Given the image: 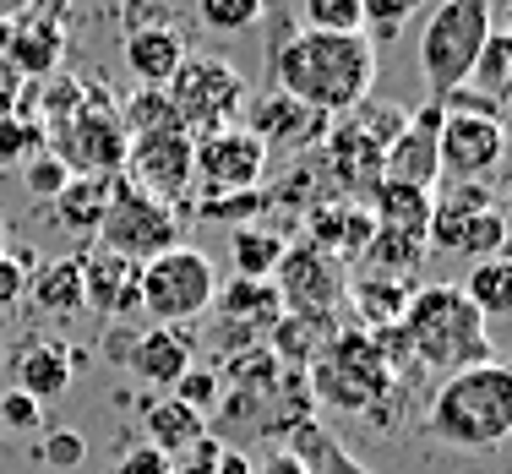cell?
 <instances>
[{
    "mask_svg": "<svg viewBox=\"0 0 512 474\" xmlns=\"http://www.w3.org/2000/svg\"><path fill=\"white\" fill-rule=\"evenodd\" d=\"M322 148H327V164H333L338 186H344V202H365L376 186H382V153H387V148L365 137V131H360L349 115L327 126Z\"/></svg>",
    "mask_w": 512,
    "mask_h": 474,
    "instance_id": "obj_16",
    "label": "cell"
},
{
    "mask_svg": "<svg viewBox=\"0 0 512 474\" xmlns=\"http://www.w3.org/2000/svg\"><path fill=\"white\" fill-rule=\"evenodd\" d=\"M218 453H224L218 436H197L191 447H180V453L169 458V474H218Z\"/></svg>",
    "mask_w": 512,
    "mask_h": 474,
    "instance_id": "obj_42",
    "label": "cell"
},
{
    "mask_svg": "<svg viewBox=\"0 0 512 474\" xmlns=\"http://www.w3.org/2000/svg\"><path fill=\"white\" fill-rule=\"evenodd\" d=\"M126 360H131V371H137L142 382L164 387V393L180 382L186 366H197V360H191V338L180 333V327H148L142 338L126 344Z\"/></svg>",
    "mask_w": 512,
    "mask_h": 474,
    "instance_id": "obj_22",
    "label": "cell"
},
{
    "mask_svg": "<svg viewBox=\"0 0 512 474\" xmlns=\"http://www.w3.org/2000/svg\"><path fill=\"white\" fill-rule=\"evenodd\" d=\"M50 142H44V126L28 115H6L0 120V164H28V158H39Z\"/></svg>",
    "mask_w": 512,
    "mask_h": 474,
    "instance_id": "obj_35",
    "label": "cell"
},
{
    "mask_svg": "<svg viewBox=\"0 0 512 474\" xmlns=\"http://www.w3.org/2000/svg\"><path fill=\"white\" fill-rule=\"evenodd\" d=\"M218 474H256V469H251V453H235V447H224V453H218Z\"/></svg>",
    "mask_w": 512,
    "mask_h": 474,
    "instance_id": "obj_48",
    "label": "cell"
},
{
    "mask_svg": "<svg viewBox=\"0 0 512 474\" xmlns=\"http://www.w3.org/2000/svg\"><path fill=\"white\" fill-rule=\"evenodd\" d=\"M218 295V267L207 251L169 246L164 257L142 262L137 273V311H148L153 327H186L213 311Z\"/></svg>",
    "mask_w": 512,
    "mask_h": 474,
    "instance_id": "obj_6",
    "label": "cell"
},
{
    "mask_svg": "<svg viewBox=\"0 0 512 474\" xmlns=\"http://www.w3.org/2000/svg\"><path fill=\"white\" fill-rule=\"evenodd\" d=\"M164 99L175 109V120L191 131V137H207V131H224L246 115V77L235 71V60L224 55H186L175 66V77L164 82Z\"/></svg>",
    "mask_w": 512,
    "mask_h": 474,
    "instance_id": "obj_7",
    "label": "cell"
},
{
    "mask_svg": "<svg viewBox=\"0 0 512 474\" xmlns=\"http://www.w3.org/2000/svg\"><path fill=\"white\" fill-rule=\"evenodd\" d=\"M463 300L485 316V322H502L512 311V262L507 257H485V262H469V278H463Z\"/></svg>",
    "mask_w": 512,
    "mask_h": 474,
    "instance_id": "obj_29",
    "label": "cell"
},
{
    "mask_svg": "<svg viewBox=\"0 0 512 474\" xmlns=\"http://www.w3.org/2000/svg\"><path fill=\"white\" fill-rule=\"evenodd\" d=\"M28 295L44 316H77L82 311V251L77 257H55L39 273H28Z\"/></svg>",
    "mask_w": 512,
    "mask_h": 474,
    "instance_id": "obj_27",
    "label": "cell"
},
{
    "mask_svg": "<svg viewBox=\"0 0 512 474\" xmlns=\"http://www.w3.org/2000/svg\"><path fill=\"white\" fill-rule=\"evenodd\" d=\"M306 393L316 409H338V415H371L398 393V376L387 366L376 333L365 327H338L306 366Z\"/></svg>",
    "mask_w": 512,
    "mask_h": 474,
    "instance_id": "obj_4",
    "label": "cell"
},
{
    "mask_svg": "<svg viewBox=\"0 0 512 474\" xmlns=\"http://www.w3.org/2000/svg\"><path fill=\"white\" fill-rule=\"evenodd\" d=\"M507 158V126L474 115H442L436 126V164L442 180H491Z\"/></svg>",
    "mask_w": 512,
    "mask_h": 474,
    "instance_id": "obj_13",
    "label": "cell"
},
{
    "mask_svg": "<svg viewBox=\"0 0 512 474\" xmlns=\"http://www.w3.org/2000/svg\"><path fill=\"white\" fill-rule=\"evenodd\" d=\"M425 246L447 251V257H469V262L502 257L507 251V213L502 208H491V213H431Z\"/></svg>",
    "mask_w": 512,
    "mask_h": 474,
    "instance_id": "obj_19",
    "label": "cell"
},
{
    "mask_svg": "<svg viewBox=\"0 0 512 474\" xmlns=\"http://www.w3.org/2000/svg\"><path fill=\"white\" fill-rule=\"evenodd\" d=\"M115 109H120L126 137H142V131H158V126H180L175 109H169V99H164V88H137L126 104H115Z\"/></svg>",
    "mask_w": 512,
    "mask_h": 474,
    "instance_id": "obj_33",
    "label": "cell"
},
{
    "mask_svg": "<svg viewBox=\"0 0 512 474\" xmlns=\"http://www.w3.org/2000/svg\"><path fill=\"white\" fill-rule=\"evenodd\" d=\"M137 262L93 246L82 251V311H99L104 322H126L137 311Z\"/></svg>",
    "mask_w": 512,
    "mask_h": 474,
    "instance_id": "obj_17",
    "label": "cell"
},
{
    "mask_svg": "<svg viewBox=\"0 0 512 474\" xmlns=\"http://www.w3.org/2000/svg\"><path fill=\"white\" fill-rule=\"evenodd\" d=\"M115 474H169V458L158 453V447H148V442H137V447H126V453H120V464H115Z\"/></svg>",
    "mask_w": 512,
    "mask_h": 474,
    "instance_id": "obj_45",
    "label": "cell"
},
{
    "mask_svg": "<svg viewBox=\"0 0 512 474\" xmlns=\"http://www.w3.org/2000/svg\"><path fill=\"white\" fill-rule=\"evenodd\" d=\"M306 33H365V6L360 0H300Z\"/></svg>",
    "mask_w": 512,
    "mask_h": 474,
    "instance_id": "obj_34",
    "label": "cell"
},
{
    "mask_svg": "<svg viewBox=\"0 0 512 474\" xmlns=\"http://www.w3.org/2000/svg\"><path fill=\"white\" fill-rule=\"evenodd\" d=\"M28 273L33 267L22 257H6V251H0V311H11V306L28 300Z\"/></svg>",
    "mask_w": 512,
    "mask_h": 474,
    "instance_id": "obj_44",
    "label": "cell"
},
{
    "mask_svg": "<svg viewBox=\"0 0 512 474\" xmlns=\"http://www.w3.org/2000/svg\"><path fill=\"white\" fill-rule=\"evenodd\" d=\"M365 208H371V218H376L382 235H404V240H420V246H425V229H431V191L382 180V186L365 197Z\"/></svg>",
    "mask_w": 512,
    "mask_h": 474,
    "instance_id": "obj_23",
    "label": "cell"
},
{
    "mask_svg": "<svg viewBox=\"0 0 512 474\" xmlns=\"http://www.w3.org/2000/svg\"><path fill=\"white\" fill-rule=\"evenodd\" d=\"M289 240L267 224H246L229 229V262H235V278H251V284H273L278 262H284Z\"/></svg>",
    "mask_w": 512,
    "mask_h": 474,
    "instance_id": "obj_26",
    "label": "cell"
},
{
    "mask_svg": "<svg viewBox=\"0 0 512 474\" xmlns=\"http://www.w3.org/2000/svg\"><path fill=\"white\" fill-rule=\"evenodd\" d=\"M126 126H120V109L104 88H88L77 104V115L60 131H50V153L71 175H120L126 169Z\"/></svg>",
    "mask_w": 512,
    "mask_h": 474,
    "instance_id": "obj_9",
    "label": "cell"
},
{
    "mask_svg": "<svg viewBox=\"0 0 512 474\" xmlns=\"http://www.w3.org/2000/svg\"><path fill=\"white\" fill-rule=\"evenodd\" d=\"M344 284H349L344 262H333L316 246H289L284 262H278V273H273L284 316H333L338 300H344Z\"/></svg>",
    "mask_w": 512,
    "mask_h": 474,
    "instance_id": "obj_12",
    "label": "cell"
},
{
    "mask_svg": "<svg viewBox=\"0 0 512 474\" xmlns=\"http://www.w3.org/2000/svg\"><path fill=\"white\" fill-rule=\"evenodd\" d=\"M0 55L11 60V71H17L22 82L55 77L60 60H66V17H50V11H39V6L22 11V17L6 28Z\"/></svg>",
    "mask_w": 512,
    "mask_h": 474,
    "instance_id": "obj_14",
    "label": "cell"
},
{
    "mask_svg": "<svg viewBox=\"0 0 512 474\" xmlns=\"http://www.w3.org/2000/svg\"><path fill=\"white\" fill-rule=\"evenodd\" d=\"M398 333L420 376H453L469 366H485L491 355V327L463 300L458 284H414L409 306L398 316Z\"/></svg>",
    "mask_w": 512,
    "mask_h": 474,
    "instance_id": "obj_3",
    "label": "cell"
},
{
    "mask_svg": "<svg viewBox=\"0 0 512 474\" xmlns=\"http://www.w3.org/2000/svg\"><path fill=\"white\" fill-rule=\"evenodd\" d=\"M0 431H11V436H44V404H33L28 393H17V387H11V393L0 398Z\"/></svg>",
    "mask_w": 512,
    "mask_h": 474,
    "instance_id": "obj_40",
    "label": "cell"
},
{
    "mask_svg": "<svg viewBox=\"0 0 512 474\" xmlns=\"http://www.w3.org/2000/svg\"><path fill=\"white\" fill-rule=\"evenodd\" d=\"M99 246L142 267V262L164 257L169 246H180V213L164 208V202H153L148 191H137L126 175H115L109 208L99 218Z\"/></svg>",
    "mask_w": 512,
    "mask_h": 474,
    "instance_id": "obj_8",
    "label": "cell"
},
{
    "mask_svg": "<svg viewBox=\"0 0 512 474\" xmlns=\"http://www.w3.org/2000/svg\"><path fill=\"white\" fill-rule=\"evenodd\" d=\"M327 126H333L327 115H316V109L284 99V93H267V99L246 104V131L262 142L267 153H273V148H311V142L327 137Z\"/></svg>",
    "mask_w": 512,
    "mask_h": 474,
    "instance_id": "obj_18",
    "label": "cell"
},
{
    "mask_svg": "<svg viewBox=\"0 0 512 474\" xmlns=\"http://www.w3.org/2000/svg\"><path fill=\"white\" fill-rule=\"evenodd\" d=\"M22 180H28V191H33V197H44V202H50L55 191L71 180V169L60 164V158H55L50 148H44L39 158H28V164H22Z\"/></svg>",
    "mask_w": 512,
    "mask_h": 474,
    "instance_id": "obj_41",
    "label": "cell"
},
{
    "mask_svg": "<svg viewBox=\"0 0 512 474\" xmlns=\"http://www.w3.org/2000/svg\"><path fill=\"white\" fill-rule=\"evenodd\" d=\"M191 148H197V137H191L186 126L142 131V137L126 142V169H120V175L137 191H148L153 202L175 208V202L191 197V186H197V175H191Z\"/></svg>",
    "mask_w": 512,
    "mask_h": 474,
    "instance_id": "obj_10",
    "label": "cell"
},
{
    "mask_svg": "<svg viewBox=\"0 0 512 474\" xmlns=\"http://www.w3.org/2000/svg\"><path fill=\"white\" fill-rule=\"evenodd\" d=\"M109 191H115V175H71L66 186L50 197V213L77 235H99V218L109 208Z\"/></svg>",
    "mask_w": 512,
    "mask_h": 474,
    "instance_id": "obj_24",
    "label": "cell"
},
{
    "mask_svg": "<svg viewBox=\"0 0 512 474\" xmlns=\"http://www.w3.org/2000/svg\"><path fill=\"white\" fill-rule=\"evenodd\" d=\"M169 398L207 420L218 404H224V376H218V366H186V371H180V382L169 387Z\"/></svg>",
    "mask_w": 512,
    "mask_h": 474,
    "instance_id": "obj_32",
    "label": "cell"
},
{
    "mask_svg": "<svg viewBox=\"0 0 512 474\" xmlns=\"http://www.w3.org/2000/svg\"><path fill=\"white\" fill-rule=\"evenodd\" d=\"M191 175L202 180L207 197H235V191H256L267 175V148L246 126L207 131L191 148Z\"/></svg>",
    "mask_w": 512,
    "mask_h": 474,
    "instance_id": "obj_11",
    "label": "cell"
},
{
    "mask_svg": "<svg viewBox=\"0 0 512 474\" xmlns=\"http://www.w3.org/2000/svg\"><path fill=\"white\" fill-rule=\"evenodd\" d=\"M256 474H306V464H300L295 453H284V447H278V453L267 458V464H256Z\"/></svg>",
    "mask_w": 512,
    "mask_h": 474,
    "instance_id": "obj_47",
    "label": "cell"
},
{
    "mask_svg": "<svg viewBox=\"0 0 512 474\" xmlns=\"http://www.w3.org/2000/svg\"><path fill=\"white\" fill-rule=\"evenodd\" d=\"M17 93H22V77L11 71V60L0 55V120H6L11 109H17Z\"/></svg>",
    "mask_w": 512,
    "mask_h": 474,
    "instance_id": "obj_46",
    "label": "cell"
},
{
    "mask_svg": "<svg viewBox=\"0 0 512 474\" xmlns=\"http://www.w3.org/2000/svg\"><path fill=\"white\" fill-rule=\"evenodd\" d=\"M349 120H355V126H360L371 142H382V148H387V142H393L398 131H404L409 109H404V104H393V99H376V93H371L365 104H355V109H349Z\"/></svg>",
    "mask_w": 512,
    "mask_h": 474,
    "instance_id": "obj_37",
    "label": "cell"
},
{
    "mask_svg": "<svg viewBox=\"0 0 512 474\" xmlns=\"http://www.w3.org/2000/svg\"><path fill=\"white\" fill-rule=\"evenodd\" d=\"M371 235H376V218L365 202H349V218H344V251L338 257L344 262H360L365 257V246H371Z\"/></svg>",
    "mask_w": 512,
    "mask_h": 474,
    "instance_id": "obj_43",
    "label": "cell"
},
{
    "mask_svg": "<svg viewBox=\"0 0 512 474\" xmlns=\"http://www.w3.org/2000/svg\"><path fill=\"white\" fill-rule=\"evenodd\" d=\"M502 208V191L491 180H436L431 186V213H491Z\"/></svg>",
    "mask_w": 512,
    "mask_h": 474,
    "instance_id": "obj_31",
    "label": "cell"
},
{
    "mask_svg": "<svg viewBox=\"0 0 512 474\" xmlns=\"http://www.w3.org/2000/svg\"><path fill=\"white\" fill-rule=\"evenodd\" d=\"M278 93L316 109L327 120H344L355 104L376 93V44L365 33H306L278 50L273 60Z\"/></svg>",
    "mask_w": 512,
    "mask_h": 474,
    "instance_id": "obj_1",
    "label": "cell"
},
{
    "mask_svg": "<svg viewBox=\"0 0 512 474\" xmlns=\"http://www.w3.org/2000/svg\"><path fill=\"white\" fill-rule=\"evenodd\" d=\"M33 458H39L44 469H55V474H71L82 458H88V442H82V431H71V425H55V431L39 436Z\"/></svg>",
    "mask_w": 512,
    "mask_h": 474,
    "instance_id": "obj_38",
    "label": "cell"
},
{
    "mask_svg": "<svg viewBox=\"0 0 512 474\" xmlns=\"http://www.w3.org/2000/svg\"><path fill=\"white\" fill-rule=\"evenodd\" d=\"M436 126H442V104H425L404 120L393 142L382 153V180H398V186H420L431 191L442 180V164H436Z\"/></svg>",
    "mask_w": 512,
    "mask_h": 474,
    "instance_id": "obj_15",
    "label": "cell"
},
{
    "mask_svg": "<svg viewBox=\"0 0 512 474\" xmlns=\"http://www.w3.org/2000/svg\"><path fill=\"white\" fill-rule=\"evenodd\" d=\"M469 88L485 93V99H496V104L507 99V88H512V33L502 22H491V33H485L480 55H474V66H469Z\"/></svg>",
    "mask_w": 512,
    "mask_h": 474,
    "instance_id": "obj_30",
    "label": "cell"
},
{
    "mask_svg": "<svg viewBox=\"0 0 512 474\" xmlns=\"http://www.w3.org/2000/svg\"><path fill=\"white\" fill-rule=\"evenodd\" d=\"M142 431H148V447H158L164 458H175L180 447H191L197 436H207V420L191 415L186 404H175V398H153L148 409H142Z\"/></svg>",
    "mask_w": 512,
    "mask_h": 474,
    "instance_id": "obj_28",
    "label": "cell"
},
{
    "mask_svg": "<svg viewBox=\"0 0 512 474\" xmlns=\"http://www.w3.org/2000/svg\"><path fill=\"white\" fill-rule=\"evenodd\" d=\"M420 431L453 453H496L512 436V371L502 360L453 371L436 382L431 404L420 409Z\"/></svg>",
    "mask_w": 512,
    "mask_h": 474,
    "instance_id": "obj_2",
    "label": "cell"
},
{
    "mask_svg": "<svg viewBox=\"0 0 512 474\" xmlns=\"http://www.w3.org/2000/svg\"><path fill=\"white\" fill-rule=\"evenodd\" d=\"M82 366H88V355L71 349L66 338H33L17 355V393H28L33 404H50V398H60L77 382Z\"/></svg>",
    "mask_w": 512,
    "mask_h": 474,
    "instance_id": "obj_21",
    "label": "cell"
},
{
    "mask_svg": "<svg viewBox=\"0 0 512 474\" xmlns=\"http://www.w3.org/2000/svg\"><path fill=\"white\" fill-rule=\"evenodd\" d=\"M0 251H6V229H0Z\"/></svg>",
    "mask_w": 512,
    "mask_h": 474,
    "instance_id": "obj_50",
    "label": "cell"
},
{
    "mask_svg": "<svg viewBox=\"0 0 512 474\" xmlns=\"http://www.w3.org/2000/svg\"><path fill=\"white\" fill-rule=\"evenodd\" d=\"M344 300L355 306L365 333H382V327H398V316L409 306V284L382 278V273H360L355 284H344Z\"/></svg>",
    "mask_w": 512,
    "mask_h": 474,
    "instance_id": "obj_25",
    "label": "cell"
},
{
    "mask_svg": "<svg viewBox=\"0 0 512 474\" xmlns=\"http://www.w3.org/2000/svg\"><path fill=\"white\" fill-rule=\"evenodd\" d=\"M197 22L213 33H251L262 22V0H197Z\"/></svg>",
    "mask_w": 512,
    "mask_h": 474,
    "instance_id": "obj_36",
    "label": "cell"
},
{
    "mask_svg": "<svg viewBox=\"0 0 512 474\" xmlns=\"http://www.w3.org/2000/svg\"><path fill=\"white\" fill-rule=\"evenodd\" d=\"M186 55H191V44H186V33H180L169 17L126 28V71L137 77V88H164Z\"/></svg>",
    "mask_w": 512,
    "mask_h": 474,
    "instance_id": "obj_20",
    "label": "cell"
},
{
    "mask_svg": "<svg viewBox=\"0 0 512 474\" xmlns=\"http://www.w3.org/2000/svg\"><path fill=\"white\" fill-rule=\"evenodd\" d=\"M360 6H365V28H371V33H365V39H398V33H404V22L409 17H420V6H425V0H360Z\"/></svg>",
    "mask_w": 512,
    "mask_h": 474,
    "instance_id": "obj_39",
    "label": "cell"
},
{
    "mask_svg": "<svg viewBox=\"0 0 512 474\" xmlns=\"http://www.w3.org/2000/svg\"><path fill=\"white\" fill-rule=\"evenodd\" d=\"M502 11H507V0H442V6L425 17L420 77H425V88H431V104L469 82L474 55H480L491 22H502Z\"/></svg>",
    "mask_w": 512,
    "mask_h": 474,
    "instance_id": "obj_5",
    "label": "cell"
},
{
    "mask_svg": "<svg viewBox=\"0 0 512 474\" xmlns=\"http://www.w3.org/2000/svg\"><path fill=\"white\" fill-rule=\"evenodd\" d=\"M22 11H33V0H0V22H17Z\"/></svg>",
    "mask_w": 512,
    "mask_h": 474,
    "instance_id": "obj_49",
    "label": "cell"
}]
</instances>
